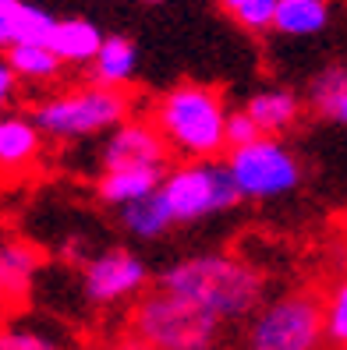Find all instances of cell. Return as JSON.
<instances>
[{
    "mask_svg": "<svg viewBox=\"0 0 347 350\" xmlns=\"http://www.w3.org/2000/svg\"><path fill=\"white\" fill-rule=\"evenodd\" d=\"M170 146L159 135L153 120L128 117L117 124L103 146V170L107 167H135V163H153V167H170Z\"/></svg>",
    "mask_w": 347,
    "mask_h": 350,
    "instance_id": "cell-9",
    "label": "cell"
},
{
    "mask_svg": "<svg viewBox=\"0 0 347 350\" xmlns=\"http://www.w3.org/2000/svg\"><path fill=\"white\" fill-rule=\"evenodd\" d=\"M14 96H18V75L8 64V57H0V113L14 103Z\"/></svg>",
    "mask_w": 347,
    "mask_h": 350,
    "instance_id": "cell-25",
    "label": "cell"
},
{
    "mask_svg": "<svg viewBox=\"0 0 347 350\" xmlns=\"http://www.w3.org/2000/svg\"><path fill=\"white\" fill-rule=\"evenodd\" d=\"M170 167H153V163H135V167H107L96 180V191L107 205H128L138 202L153 191H159L163 177H167Z\"/></svg>",
    "mask_w": 347,
    "mask_h": 350,
    "instance_id": "cell-10",
    "label": "cell"
},
{
    "mask_svg": "<svg viewBox=\"0 0 347 350\" xmlns=\"http://www.w3.org/2000/svg\"><path fill=\"white\" fill-rule=\"evenodd\" d=\"M156 286L195 301L220 322H248L255 308L266 301V276L248 258L231 252H202L181 258L159 273Z\"/></svg>",
    "mask_w": 347,
    "mask_h": 350,
    "instance_id": "cell-1",
    "label": "cell"
},
{
    "mask_svg": "<svg viewBox=\"0 0 347 350\" xmlns=\"http://www.w3.org/2000/svg\"><path fill=\"white\" fill-rule=\"evenodd\" d=\"M326 25H330V0H277L273 32L291 39H309L319 36Z\"/></svg>",
    "mask_w": 347,
    "mask_h": 350,
    "instance_id": "cell-18",
    "label": "cell"
},
{
    "mask_svg": "<svg viewBox=\"0 0 347 350\" xmlns=\"http://www.w3.org/2000/svg\"><path fill=\"white\" fill-rule=\"evenodd\" d=\"M262 131L259 124L252 120L248 110H234L227 113V149H237V146H248V142H255Z\"/></svg>",
    "mask_w": 347,
    "mask_h": 350,
    "instance_id": "cell-24",
    "label": "cell"
},
{
    "mask_svg": "<svg viewBox=\"0 0 347 350\" xmlns=\"http://www.w3.org/2000/svg\"><path fill=\"white\" fill-rule=\"evenodd\" d=\"M227 107L206 81H181L156 103L153 124L181 159H216L227 149Z\"/></svg>",
    "mask_w": 347,
    "mask_h": 350,
    "instance_id": "cell-2",
    "label": "cell"
},
{
    "mask_svg": "<svg viewBox=\"0 0 347 350\" xmlns=\"http://www.w3.org/2000/svg\"><path fill=\"white\" fill-rule=\"evenodd\" d=\"M309 99H312V107L326 120H333V124H347V68H340V64L322 68L312 78Z\"/></svg>",
    "mask_w": 347,
    "mask_h": 350,
    "instance_id": "cell-19",
    "label": "cell"
},
{
    "mask_svg": "<svg viewBox=\"0 0 347 350\" xmlns=\"http://www.w3.org/2000/svg\"><path fill=\"white\" fill-rule=\"evenodd\" d=\"M57 18L29 0H0V50L14 43H50Z\"/></svg>",
    "mask_w": 347,
    "mask_h": 350,
    "instance_id": "cell-11",
    "label": "cell"
},
{
    "mask_svg": "<svg viewBox=\"0 0 347 350\" xmlns=\"http://www.w3.org/2000/svg\"><path fill=\"white\" fill-rule=\"evenodd\" d=\"M39 273V252L25 241H4L0 244V286L8 301H22L32 291V280Z\"/></svg>",
    "mask_w": 347,
    "mask_h": 350,
    "instance_id": "cell-16",
    "label": "cell"
},
{
    "mask_svg": "<svg viewBox=\"0 0 347 350\" xmlns=\"http://www.w3.org/2000/svg\"><path fill=\"white\" fill-rule=\"evenodd\" d=\"M8 64L14 68V75H18V81H53L57 75H60V60L57 53H53V46L50 43H14L8 53Z\"/></svg>",
    "mask_w": 347,
    "mask_h": 350,
    "instance_id": "cell-20",
    "label": "cell"
},
{
    "mask_svg": "<svg viewBox=\"0 0 347 350\" xmlns=\"http://www.w3.org/2000/svg\"><path fill=\"white\" fill-rule=\"evenodd\" d=\"M8 304H11V301H8V294H4V286H0V312H4Z\"/></svg>",
    "mask_w": 347,
    "mask_h": 350,
    "instance_id": "cell-27",
    "label": "cell"
},
{
    "mask_svg": "<svg viewBox=\"0 0 347 350\" xmlns=\"http://www.w3.org/2000/svg\"><path fill=\"white\" fill-rule=\"evenodd\" d=\"M0 350H64V343L32 322H14L0 325Z\"/></svg>",
    "mask_w": 347,
    "mask_h": 350,
    "instance_id": "cell-22",
    "label": "cell"
},
{
    "mask_svg": "<svg viewBox=\"0 0 347 350\" xmlns=\"http://www.w3.org/2000/svg\"><path fill=\"white\" fill-rule=\"evenodd\" d=\"M227 167L244 202H270L301 184V163L277 135H259L248 146L231 149Z\"/></svg>",
    "mask_w": 347,
    "mask_h": 350,
    "instance_id": "cell-7",
    "label": "cell"
},
{
    "mask_svg": "<svg viewBox=\"0 0 347 350\" xmlns=\"http://www.w3.org/2000/svg\"><path fill=\"white\" fill-rule=\"evenodd\" d=\"M149 283V265L128 248H107L81 265V294L92 304L110 308L138 297Z\"/></svg>",
    "mask_w": 347,
    "mask_h": 350,
    "instance_id": "cell-8",
    "label": "cell"
},
{
    "mask_svg": "<svg viewBox=\"0 0 347 350\" xmlns=\"http://www.w3.org/2000/svg\"><path fill=\"white\" fill-rule=\"evenodd\" d=\"M244 110L252 113V120L259 124L262 135H277L280 138L283 131H291L298 124L301 99L291 89H262V92H255L248 103H244Z\"/></svg>",
    "mask_w": 347,
    "mask_h": 350,
    "instance_id": "cell-14",
    "label": "cell"
},
{
    "mask_svg": "<svg viewBox=\"0 0 347 350\" xmlns=\"http://www.w3.org/2000/svg\"><path fill=\"white\" fill-rule=\"evenodd\" d=\"M103 350H153L146 340H138L135 333H128V336H120V340H114V343H107Z\"/></svg>",
    "mask_w": 347,
    "mask_h": 350,
    "instance_id": "cell-26",
    "label": "cell"
},
{
    "mask_svg": "<svg viewBox=\"0 0 347 350\" xmlns=\"http://www.w3.org/2000/svg\"><path fill=\"white\" fill-rule=\"evenodd\" d=\"M43 138L29 113H0V170H29L43 152Z\"/></svg>",
    "mask_w": 347,
    "mask_h": 350,
    "instance_id": "cell-12",
    "label": "cell"
},
{
    "mask_svg": "<svg viewBox=\"0 0 347 350\" xmlns=\"http://www.w3.org/2000/svg\"><path fill=\"white\" fill-rule=\"evenodd\" d=\"M322 322H326V340L347 350V276L337 280L330 294L322 297Z\"/></svg>",
    "mask_w": 347,
    "mask_h": 350,
    "instance_id": "cell-23",
    "label": "cell"
},
{
    "mask_svg": "<svg viewBox=\"0 0 347 350\" xmlns=\"http://www.w3.org/2000/svg\"><path fill=\"white\" fill-rule=\"evenodd\" d=\"M131 107L135 99L128 96V89H110L92 81V85H78L71 92L39 99L29 117L47 138L71 142V138H92V135L114 131L131 117Z\"/></svg>",
    "mask_w": 347,
    "mask_h": 350,
    "instance_id": "cell-4",
    "label": "cell"
},
{
    "mask_svg": "<svg viewBox=\"0 0 347 350\" xmlns=\"http://www.w3.org/2000/svg\"><path fill=\"white\" fill-rule=\"evenodd\" d=\"M322 301L309 291H287L255 308L244 322L241 350H322Z\"/></svg>",
    "mask_w": 347,
    "mask_h": 350,
    "instance_id": "cell-5",
    "label": "cell"
},
{
    "mask_svg": "<svg viewBox=\"0 0 347 350\" xmlns=\"http://www.w3.org/2000/svg\"><path fill=\"white\" fill-rule=\"evenodd\" d=\"M220 11L244 32H270L277 18V0H220Z\"/></svg>",
    "mask_w": 347,
    "mask_h": 350,
    "instance_id": "cell-21",
    "label": "cell"
},
{
    "mask_svg": "<svg viewBox=\"0 0 347 350\" xmlns=\"http://www.w3.org/2000/svg\"><path fill=\"white\" fill-rule=\"evenodd\" d=\"M120 226L138 241H159L174 226V213H170L167 198H163L159 191H153V195L138 198V202L120 205Z\"/></svg>",
    "mask_w": 347,
    "mask_h": 350,
    "instance_id": "cell-17",
    "label": "cell"
},
{
    "mask_svg": "<svg viewBox=\"0 0 347 350\" xmlns=\"http://www.w3.org/2000/svg\"><path fill=\"white\" fill-rule=\"evenodd\" d=\"M138 68V50L128 36H107L92 60V81L96 85H110V89H125L135 78Z\"/></svg>",
    "mask_w": 347,
    "mask_h": 350,
    "instance_id": "cell-15",
    "label": "cell"
},
{
    "mask_svg": "<svg viewBox=\"0 0 347 350\" xmlns=\"http://www.w3.org/2000/svg\"><path fill=\"white\" fill-rule=\"evenodd\" d=\"M159 195L167 198L174 223H195L216 213H231L244 202L231 167L220 159H185L181 167H170L159 184Z\"/></svg>",
    "mask_w": 347,
    "mask_h": 350,
    "instance_id": "cell-6",
    "label": "cell"
},
{
    "mask_svg": "<svg viewBox=\"0 0 347 350\" xmlns=\"http://www.w3.org/2000/svg\"><path fill=\"white\" fill-rule=\"evenodd\" d=\"M223 325L213 312L170 291H149L131 308L128 333L146 340L153 350H220Z\"/></svg>",
    "mask_w": 347,
    "mask_h": 350,
    "instance_id": "cell-3",
    "label": "cell"
},
{
    "mask_svg": "<svg viewBox=\"0 0 347 350\" xmlns=\"http://www.w3.org/2000/svg\"><path fill=\"white\" fill-rule=\"evenodd\" d=\"M103 39L107 36L89 18H57V25L50 32V46L64 64H92Z\"/></svg>",
    "mask_w": 347,
    "mask_h": 350,
    "instance_id": "cell-13",
    "label": "cell"
}]
</instances>
